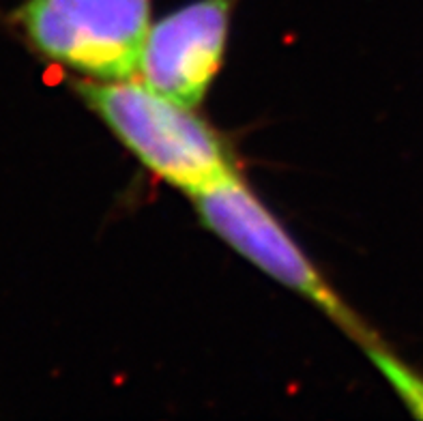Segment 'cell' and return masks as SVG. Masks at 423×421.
<instances>
[{
  "mask_svg": "<svg viewBox=\"0 0 423 421\" xmlns=\"http://www.w3.org/2000/svg\"><path fill=\"white\" fill-rule=\"evenodd\" d=\"M74 88L140 163L192 198L239 174L224 138L145 80L86 78Z\"/></svg>",
  "mask_w": 423,
  "mask_h": 421,
  "instance_id": "cell-1",
  "label": "cell"
},
{
  "mask_svg": "<svg viewBox=\"0 0 423 421\" xmlns=\"http://www.w3.org/2000/svg\"><path fill=\"white\" fill-rule=\"evenodd\" d=\"M15 26L48 60L95 80L140 72L151 0H24Z\"/></svg>",
  "mask_w": 423,
  "mask_h": 421,
  "instance_id": "cell-2",
  "label": "cell"
},
{
  "mask_svg": "<svg viewBox=\"0 0 423 421\" xmlns=\"http://www.w3.org/2000/svg\"><path fill=\"white\" fill-rule=\"evenodd\" d=\"M194 204L202 224L234 252L311 301L361 346L376 340L239 174L194 196Z\"/></svg>",
  "mask_w": 423,
  "mask_h": 421,
  "instance_id": "cell-3",
  "label": "cell"
},
{
  "mask_svg": "<svg viewBox=\"0 0 423 421\" xmlns=\"http://www.w3.org/2000/svg\"><path fill=\"white\" fill-rule=\"evenodd\" d=\"M236 0H196L149 28L140 80L161 95L198 108L215 80Z\"/></svg>",
  "mask_w": 423,
  "mask_h": 421,
  "instance_id": "cell-4",
  "label": "cell"
},
{
  "mask_svg": "<svg viewBox=\"0 0 423 421\" xmlns=\"http://www.w3.org/2000/svg\"><path fill=\"white\" fill-rule=\"evenodd\" d=\"M368 357L382 372V376L391 382V387L400 394V398L412 408L415 415L423 417V378L415 374L408 366H404L396 355L382 348L378 340L363 346Z\"/></svg>",
  "mask_w": 423,
  "mask_h": 421,
  "instance_id": "cell-5",
  "label": "cell"
}]
</instances>
